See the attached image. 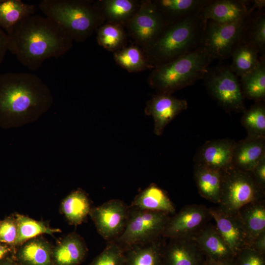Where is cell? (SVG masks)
Masks as SVG:
<instances>
[{
  "mask_svg": "<svg viewBox=\"0 0 265 265\" xmlns=\"http://www.w3.org/2000/svg\"><path fill=\"white\" fill-rule=\"evenodd\" d=\"M8 51L28 69L37 70L46 60L65 54L73 39L53 20L30 15L8 32Z\"/></svg>",
  "mask_w": 265,
  "mask_h": 265,
  "instance_id": "6da1fadb",
  "label": "cell"
},
{
  "mask_svg": "<svg viewBox=\"0 0 265 265\" xmlns=\"http://www.w3.org/2000/svg\"><path fill=\"white\" fill-rule=\"evenodd\" d=\"M162 238L124 248V265H163Z\"/></svg>",
  "mask_w": 265,
  "mask_h": 265,
  "instance_id": "ffe728a7",
  "label": "cell"
},
{
  "mask_svg": "<svg viewBox=\"0 0 265 265\" xmlns=\"http://www.w3.org/2000/svg\"><path fill=\"white\" fill-rule=\"evenodd\" d=\"M116 63L129 72H137L154 68L148 62L146 55L136 46L124 47L114 53Z\"/></svg>",
  "mask_w": 265,
  "mask_h": 265,
  "instance_id": "d6a6232c",
  "label": "cell"
},
{
  "mask_svg": "<svg viewBox=\"0 0 265 265\" xmlns=\"http://www.w3.org/2000/svg\"><path fill=\"white\" fill-rule=\"evenodd\" d=\"M8 36L0 27V64L3 61L8 51Z\"/></svg>",
  "mask_w": 265,
  "mask_h": 265,
  "instance_id": "60d3db41",
  "label": "cell"
},
{
  "mask_svg": "<svg viewBox=\"0 0 265 265\" xmlns=\"http://www.w3.org/2000/svg\"><path fill=\"white\" fill-rule=\"evenodd\" d=\"M222 171L206 166L195 164L194 178L200 195L206 200L218 204Z\"/></svg>",
  "mask_w": 265,
  "mask_h": 265,
  "instance_id": "cb8c5ba5",
  "label": "cell"
},
{
  "mask_svg": "<svg viewBox=\"0 0 265 265\" xmlns=\"http://www.w3.org/2000/svg\"><path fill=\"white\" fill-rule=\"evenodd\" d=\"M96 3L104 18L105 16L110 22L120 25L128 23L140 4L132 0H106Z\"/></svg>",
  "mask_w": 265,
  "mask_h": 265,
  "instance_id": "f546056e",
  "label": "cell"
},
{
  "mask_svg": "<svg viewBox=\"0 0 265 265\" xmlns=\"http://www.w3.org/2000/svg\"><path fill=\"white\" fill-rule=\"evenodd\" d=\"M243 112L241 118V123L246 130L247 136L265 138L264 101L255 102L249 109Z\"/></svg>",
  "mask_w": 265,
  "mask_h": 265,
  "instance_id": "836d02e7",
  "label": "cell"
},
{
  "mask_svg": "<svg viewBox=\"0 0 265 265\" xmlns=\"http://www.w3.org/2000/svg\"><path fill=\"white\" fill-rule=\"evenodd\" d=\"M39 7L77 42L85 41L104 19L96 2L88 0H43Z\"/></svg>",
  "mask_w": 265,
  "mask_h": 265,
  "instance_id": "5b68a950",
  "label": "cell"
},
{
  "mask_svg": "<svg viewBox=\"0 0 265 265\" xmlns=\"http://www.w3.org/2000/svg\"><path fill=\"white\" fill-rule=\"evenodd\" d=\"M203 79L209 93L224 109L236 112L245 110L240 83L229 67L209 68Z\"/></svg>",
  "mask_w": 265,
  "mask_h": 265,
  "instance_id": "9c48e42d",
  "label": "cell"
},
{
  "mask_svg": "<svg viewBox=\"0 0 265 265\" xmlns=\"http://www.w3.org/2000/svg\"><path fill=\"white\" fill-rule=\"evenodd\" d=\"M265 155V138L247 136L236 142L232 158L233 168L250 172Z\"/></svg>",
  "mask_w": 265,
  "mask_h": 265,
  "instance_id": "d6986e66",
  "label": "cell"
},
{
  "mask_svg": "<svg viewBox=\"0 0 265 265\" xmlns=\"http://www.w3.org/2000/svg\"><path fill=\"white\" fill-rule=\"evenodd\" d=\"M18 265H20V264H19Z\"/></svg>",
  "mask_w": 265,
  "mask_h": 265,
  "instance_id": "bcb514c9",
  "label": "cell"
},
{
  "mask_svg": "<svg viewBox=\"0 0 265 265\" xmlns=\"http://www.w3.org/2000/svg\"><path fill=\"white\" fill-rule=\"evenodd\" d=\"M15 218L17 224V236L15 245L20 246L42 234L53 236L55 233L61 232L60 229L51 228L42 221L22 214H17Z\"/></svg>",
  "mask_w": 265,
  "mask_h": 265,
  "instance_id": "1f68e13d",
  "label": "cell"
},
{
  "mask_svg": "<svg viewBox=\"0 0 265 265\" xmlns=\"http://www.w3.org/2000/svg\"><path fill=\"white\" fill-rule=\"evenodd\" d=\"M87 252L86 246L80 237L76 233L70 234L53 248V265H78Z\"/></svg>",
  "mask_w": 265,
  "mask_h": 265,
  "instance_id": "44dd1931",
  "label": "cell"
},
{
  "mask_svg": "<svg viewBox=\"0 0 265 265\" xmlns=\"http://www.w3.org/2000/svg\"><path fill=\"white\" fill-rule=\"evenodd\" d=\"M97 29V40L100 46L114 53L124 47L126 37L121 25L109 22Z\"/></svg>",
  "mask_w": 265,
  "mask_h": 265,
  "instance_id": "e575fe53",
  "label": "cell"
},
{
  "mask_svg": "<svg viewBox=\"0 0 265 265\" xmlns=\"http://www.w3.org/2000/svg\"><path fill=\"white\" fill-rule=\"evenodd\" d=\"M213 60L200 46L194 50L156 66L148 79L149 85L159 93L171 94L203 79Z\"/></svg>",
  "mask_w": 265,
  "mask_h": 265,
  "instance_id": "277c9868",
  "label": "cell"
},
{
  "mask_svg": "<svg viewBox=\"0 0 265 265\" xmlns=\"http://www.w3.org/2000/svg\"><path fill=\"white\" fill-rule=\"evenodd\" d=\"M187 108L186 100L178 99L171 94L158 93L147 102L145 112L153 117L154 133L159 136L167 124Z\"/></svg>",
  "mask_w": 265,
  "mask_h": 265,
  "instance_id": "9a60e30c",
  "label": "cell"
},
{
  "mask_svg": "<svg viewBox=\"0 0 265 265\" xmlns=\"http://www.w3.org/2000/svg\"><path fill=\"white\" fill-rule=\"evenodd\" d=\"M36 7L21 0H0V27L8 32L24 18L34 14Z\"/></svg>",
  "mask_w": 265,
  "mask_h": 265,
  "instance_id": "f1b7e54d",
  "label": "cell"
},
{
  "mask_svg": "<svg viewBox=\"0 0 265 265\" xmlns=\"http://www.w3.org/2000/svg\"><path fill=\"white\" fill-rule=\"evenodd\" d=\"M236 143L234 140L228 138L206 141L195 155V164L221 171L232 167Z\"/></svg>",
  "mask_w": 265,
  "mask_h": 265,
  "instance_id": "2e32d148",
  "label": "cell"
},
{
  "mask_svg": "<svg viewBox=\"0 0 265 265\" xmlns=\"http://www.w3.org/2000/svg\"><path fill=\"white\" fill-rule=\"evenodd\" d=\"M212 217L209 208L203 205L184 206L168 220L162 237L165 238H192Z\"/></svg>",
  "mask_w": 265,
  "mask_h": 265,
  "instance_id": "8fae6325",
  "label": "cell"
},
{
  "mask_svg": "<svg viewBox=\"0 0 265 265\" xmlns=\"http://www.w3.org/2000/svg\"><path fill=\"white\" fill-rule=\"evenodd\" d=\"M257 49L250 43L242 41L234 49L230 69L237 76L241 77L253 70L260 58Z\"/></svg>",
  "mask_w": 265,
  "mask_h": 265,
  "instance_id": "4dcf8cb0",
  "label": "cell"
},
{
  "mask_svg": "<svg viewBox=\"0 0 265 265\" xmlns=\"http://www.w3.org/2000/svg\"><path fill=\"white\" fill-rule=\"evenodd\" d=\"M124 249L116 242L111 241L90 265H124Z\"/></svg>",
  "mask_w": 265,
  "mask_h": 265,
  "instance_id": "8d00e7d4",
  "label": "cell"
},
{
  "mask_svg": "<svg viewBox=\"0 0 265 265\" xmlns=\"http://www.w3.org/2000/svg\"><path fill=\"white\" fill-rule=\"evenodd\" d=\"M240 85L244 98L255 102L264 101L265 98V54L260 57L257 66L241 76Z\"/></svg>",
  "mask_w": 265,
  "mask_h": 265,
  "instance_id": "83f0119b",
  "label": "cell"
},
{
  "mask_svg": "<svg viewBox=\"0 0 265 265\" xmlns=\"http://www.w3.org/2000/svg\"><path fill=\"white\" fill-rule=\"evenodd\" d=\"M48 86L36 75L25 72L0 74V115L18 124L38 119L51 107Z\"/></svg>",
  "mask_w": 265,
  "mask_h": 265,
  "instance_id": "7a4b0ae2",
  "label": "cell"
},
{
  "mask_svg": "<svg viewBox=\"0 0 265 265\" xmlns=\"http://www.w3.org/2000/svg\"><path fill=\"white\" fill-rule=\"evenodd\" d=\"M237 213L252 243L259 235L265 231V199L248 203Z\"/></svg>",
  "mask_w": 265,
  "mask_h": 265,
  "instance_id": "484cf974",
  "label": "cell"
},
{
  "mask_svg": "<svg viewBox=\"0 0 265 265\" xmlns=\"http://www.w3.org/2000/svg\"><path fill=\"white\" fill-rule=\"evenodd\" d=\"M243 41L254 46L259 53L265 54V15L263 10L255 13L246 32Z\"/></svg>",
  "mask_w": 265,
  "mask_h": 265,
  "instance_id": "d590c367",
  "label": "cell"
},
{
  "mask_svg": "<svg viewBox=\"0 0 265 265\" xmlns=\"http://www.w3.org/2000/svg\"><path fill=\"white\" fill-rule=\"evenodd\" d=\"M205 24L198 15L168 24L145 49L149 63L154 68L196 49L201 45Z\"/></svg>",
  "mask_w": 265,
  "mask_h": 265,
  "instance_id": "3957f363",
  "label": "cell"
},
{
  "mask_svg": "<svg viewBox=\"0 0 265 265\" xmlns=\"http://www.w3.org/2000/svg\"><path fill=\"white\" fill-rule=\"evenodd\" d=\"M168 24L151 0L141 2L138 10L128 22L131 35L145 49L155 41Z\"/></svg>",
  "mask_w": 265,
  "mask_h": 265,
  "instance_id": "30bf717a",
  "label": "cell"
},
{
  "mask_svg": "<svg viewBox=\"0 0 265 265\" xmlns=\"http://www.w3.org/2000/svg\"><path fill=\"white\" fill-rule=\"evenodd\" d=\"M163 250V265H206L207 258L191 238H169Z\"/></svg>",
  "mask_w": 265,
  "mask_h": 265,
  "instance_id": "e0dca14e",
  "label": "cell"
},
{
  "mask_svg": "<svg viewBox=\"0 0 265 265\" xmlns=\"http://www.w3.org/2000/svg\"><path fill=\"white\" fill-rule=\"evenodd\" d=\"M131 208L163 212L170 215L175 213V208L166 192L154 184H151L136 196Z\"/></svg>",
  "mask_w": 265,
  "mask_h": 265,
  "instance_id": "7402d4cb",
  "label": "cell"
},
{
  "mask_svg": "<svg viewBox=\"0 0 265 265\" xmlns=\"http://www.w3.org/2000/svg\"><path fill=\"white\" fill-rule=\"evenodd\" d=\"M191 239L197 243L207 259L234 262L235 256L214 225L209 223Z\"/></svg>",
  "mask_w": 265,
  "mask_h": 265,
  "instance_id": "ac0fdd59",
  "label": "cell"
},
{
  "mask_svg": "<svg viewBox=\"0 0 265 265\" xmlns=\"http://www.w3.org/2000/svg\"><path fill=\"white\" fill-rule=\"evenodd\" d=\"M250 173L256 183L265 190V155L262 157Z\"/></svg>",
  "mask_w": 265,
  "mask_h": 265,
  "instance_id": "ab89813d",
  "label": "cell"
},
{
  "mask_svg": "<svg viewBox=\"0 0 265 265\" xmlns=\"http://www.w3.org/2000/svg\"><path fill=\"white\" fill-rule=\"evenodd\" d=\"M258 9L253 0H209L198 16L205 22L220 23L239 21L252 15Z\"/></svg>",
  "mask_w": 265,
  "mask_h": 265,
  "instance_id": "4fadbf2b",
  "label": "cell"
},
{
  "mask_svg": "<svg viewBox=\"0 0 265 265\" xmlns=\"http://www.w3.org/2000/svg\"><path fill=\"white\" fill-rule=\"evenodd\" d=\"M1 265H12V262L10 261H6V262H4Z\"/></svg>",
  "mask_w": 265,
  "mask_h": 265,
  "instance_id": "f6af8a7d",
  "label": "cell"
},
{
  "mask_svg": "<svg viewBox=\"0 0 265 265\" xmlns=\"http://www.w3.org/2000/svg\"><path fill=\"white\" fill-rule=\"evenodd\" d=\"M170 216L165 212L130 208L125 229L114 241L124 249L156 240L162 237Z\"/></svg>",
  "mask_w": 265,
  "mask_h": 265,
  "instance_id": "ba28073f",
  "label": "cell"
},
{
  "mask_svg": "<svg viewBox=\"0 0 265 265\" xmlns=\"http://www.w3.org/2000/svg\"><path fill=\"white\" fill-rule=\"evenodd\" d=\"M265 190L256 183L250 172L233 167L222 171L219 208L227 213H237L248 203L265 199Z\"/></svg>",
  "mask_w": 265,
  "mask_h": 265,
  "instance_id": "8992f818",
  "label": "cell"
},
{
  "mask_svg": "<svg viewBox=\"0 0 265 265\" xmlns=\"http://www.w3.org/2000/svg\"><path fill=\"white\" fill-rule=\"evenodd\" d=\"M209 0H158L154 4L168 24L198 15Z\"/></svg>",
  "mask_w": 265,
  "mask_h": 265,
  "instance_id": "603a6c76",
  "label": "cell"
},
{
  "mask_svg": "<svg viewBox=\"0 0 265 265\" xmlns=\"http://www.w3.org/2000/svg\"><path fill=\"white\" fill-rule=\"evenodd\" d=\"M17 236L16 218H9L0 222V242L15 245Z\"/></svg>",
  "mask_w": 265,
  "mask_h": 265,
  "instance_id": "f35d334b",
  "label": "cell"
},
{
  "mask_svg": "<svg viewBox=\"0 0 265 265\" xmlns=\"http://www.w3.org/2000/svg\"><path fill=\"white\" fill-rule=\"evenodd\" d=\"M256 12L244 20L235 22L220 23L207 21L203 30L200 46L213 60L231 57L234 49L243 40Z\"/></svg>",
  "mask_w": 265,
  "mask_h": 265,
  "instance_id": "52a82bcc",
  "label": "cell"
},
{
  "mask_svg": "<svg viewBox=\"0 0 265 265\" xmlns=\"http://www.w3.org/2000/svg\"><path fill=\"white\" fill-rule=\"evenodd\" d=\"M209 211L218 232L235 256L242 249L251 247V241L238 213H226L218 206L209 208Z\"/></svg>",
  "mask_w": 265,
  "mask_h": 265,
  "instance_id": "5bb4252c",
  "label": "cell"
},
{
  "mask_svg": "<svg viewBox=\"0 0 265 265\" xmlns=\"http://www.w3.org/2000/svg\"><path fill=\"white\" fill-rule=\"evenodd\" d=\"M251 247L265 255V231L259 235L252 241Z\"/></svg>",
  "mask_w": 265,
  "mask_h": 265,
  "instance_id": "b9f144b4",
  "label": "cell"
},
{
  "mask_svg": "<svg viewBox=\"0 0 265 265\" xmlns=\"http://www.w3.org/2000/svg\"><path fill=\"white\" fill-rule=\"evenodd\" d=\"M206 265H235V264L234 262H219L207 258Z\"/></svg>",
  "mask_w": 265,
  "mask_h": 265,
  "instance_id": "7bdbcfd3",
  "label": "cell"
},
{
  "mask_svg": "<svg viewBox=\"0 0 265 265\" xmlns=\"http://www.w3.org/2000/svg\"><path fill=\"white\" fill-rule=\"evenodd\" d=\"M235 265H265V255L251 247L242 249L236 255Z\"/></svg>",
  "mask_w": 265,
  "mask_h": 265,
  "instance_id": "74e56055",
  "label": "cell"
},
{
  "mask_svg": "<svg viewBox=\"0 0 265 265\" xmlns=\"http://www.w3.org/2000/svg\"><path fill=\"white\" fill-rule=\"evenodd\" d=\"M129 208L119 199H112L91 208L89 215L98 233L108 241L115 240L126 225Z\"/></svg>",
  "mask_w": 265,
  "mask_h": 265,
  "instance_id": "7c38bea8",
  "label": "cell"
},
{
  "mask_svg": "<svg viewBox=\"0 0 265 265\" xmlns=\"http://www.w3.org/2000/svg\"><path fill=\"white\" fill-rule=\"evenodd\" d=\"M91 209L89 198L80 189L71 192L62 201L60 209L68 222L75 225L81 224Z\"/></svg>",
  "mask_w": 265,
  "mask_h": 265,
  "instance_id": "4316f807",
  "label": "cell"
},
{
  "mask_svg": "<svg viewBox=\"0 0 265 265\" xmlns=\"http://www.w3.org/2000/svg\"><path fill=\"white\" fill-rule=\"evenodd\" d=\"M53 248L41 238H34L20 245L17 254L21 265H53Z\"/></svg>",
  "mask_w": 265,
  "mask_h": 265,
  "instance_id": "d4e9b609",
  "label": "cell"
},
{
  "mask_svg": "<svg viewBox=\"0 0 265 265\" xmlns=\"http://www.w3.org/2000/svg\"><path fill=\"white\" fill-rule=\"evenodd\" d=\"M9 251V248L6 245L0 244V260L2 259Z\"/></svg>",
  "mask_w": 265,
  "mask_h": 265,
  "instance_id": "ee69618b",
  "label": "cell"
}]
</instances>
